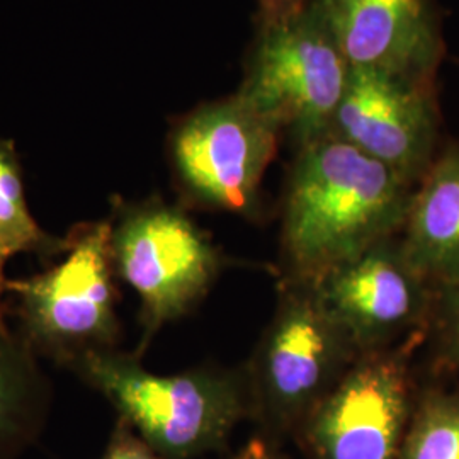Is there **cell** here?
I'll list each match as a JSON object with an SVG mask.
<instances>
[{
  "label": "cell",
  "instance_id": "cell-16",
  "mask_svg": "<svg viewBox=\"0 0 459 459\" xmlns=\"http://www.w3.org/2000/svg\"><path fill=\"white\" fill-rule=\"evenodd\" d=\"M426 341L436 371H459V282L436 290Z\"/></svg>",
  "mask_w": 459,
  "mask_h": 459
},
{
  "label": "cell",
  "instance_id": "cell-12",
  "mask_svg": "<svg viewBox=\"0 0 459 459\" xmlns=\"http://www.w3.org/2000/svg\"><path fill=\"white\" fill-rule=\"evenodd\" d=\"M400 240L437 290L459 282V142H447L417 184Z\"/></svg>",
  "mask_w": 459,
  "mask_h": 459
},
{
  "label": "cell",
  "instance_id": "cell-9",
  "mask_svg": "<svg viewBox=\"0 0 459 459\" xmlns=\"http://www.w3.org/2000/svg\"><path fill=\"white\" fill-rule=\"evenodd\" d=\"M313 288L361 354L426 335L436 298L400 235L337 265Z\"/></svg>",
  "mask_w": 459,
  "mask_h": 459
},
{
  "label": "cell",
  "instance_id": "cell-4",
  "mask_svg": "<svg viewBox=\"0 0 459 459\" xmlns=\"http://www.w3.org/2000/svg\"><path fill=\"white\" fill-rule=\"evenodd\" d=\"M66 240L65 254L43 273L7 279L4 301L36 356L70 369L91 352L117 349L121 322L111 220L77 223Z\"/></svg>",
  "mask_w": 459,
  "mask_h": 459
},
{
  "label": "cell",
  "instance_id": "cell-3",
  "mask_svg": "<svg viewBox=\"0 0 459 459\" xmlns=\"http://www.w3.org/2000/svg\"><path fill=\"white\" fill-rule=\"evenodd\" d=\"M359 356L313 286L281 281L274 315L244 369L248 420L271 443L295 439Z\"/></svg>",
  "mask_w": 459,
  "mask_h": 459
},
{
  "label": "cell",
  "instance_id": "cell-8",
  "mask_svg": "<svg viewBox=\"0 0 459 459\" xmlns=\"http://www.w3.org/2000/svg\"><path fill=\"white\" fill-rule=\"evenodd\" d=\"M426 335L364 352L313 409L295 441L308 459H398L417 386L413 349Z\"/></svg>",
  "mask_w": 459,
  "mask_h": 459
},
{
  "label": "cell",
  "instance_id": "cell-17",
  "mask_svg": "<svg viewBox=\"0 0 459 459\" xmlns=\"http://www.w3.org/2000/svg\"><path fill=\"white\" fill-rule=\"evenodd\" d=\"M99 459H162L126 420L119 419Z\"/></svg>",
  "mask_w": 459,
  "mask_h": 459
},
{
  "label": "cell",
  "instance_id": "cell-15",
  "mask_svg": "<svg viewBox=\"0 0 459 459\" xmlns=\"http://www.w3.org/2000/svg\"><path fill=\"white\" fill-rule=\"evenodd\" d=\"M398 459H459V392L417 390Z\"/></svg>",
  "mask_w": 459,
  "mask_h": 459
},
{
  "label": "cell",
  "instance_id": "cell-14",
  "mask_svg": "<svg viewBox=\"0 0 459 459\" xmlns=\"http://www.w3.org/2000/svg\"><path fill=\"white\" fill-rule=\"evenodd\" d=\"M68 240L41 229L24 193L21 165L11 142L0 140V310L5 308V265L19 254H33L45 265L65 254Z\"/></svg>",
  "mask_w": 459,
  "mask_h": 459
},
{
  "label": "cell",
  "instance_id": "cell-1",
  "mask_svg": "<svg viewBox=\"0 0 459 459\" xmlns=\"http://www.w3.org/2000/svg\"><path fill=\"white\" fill-rule=\"evenodd\" d=\"M415 186L344 140L296 148L281 210L282 279L315 286L405 225Z\"/></svg>",
  "mask_w": 459,
  "mask_h": 459
},
{
  "label": "cell",
  "instance_id": "cell-13",
  "mask_svg": "<svg viewBox=\"0 0 459 459\" xmlns=\"http://www.w3.org/2000/svg\"><path fill=\"white\" fill-rule=\"evenodd\" d=\"M0 310V459H17L39 436L49 405L38 356Z\"/></svg>",
  "mask_w": 459,
  "mask_h": 459
},
{
  "label": "cell",
  "instance_id": "cell-6",
  "mask_svg": "<svg viewBox=\"0 0 459 459\" xmlns=\"http://www.w3.org/2000/svg\"><path fill=\"white\" fill-rule=\"evenodd\" d=\"M111 220L116 278L140 298V358L160 328L193 312L227 259L179 206L160 199L117 204Z\"/></svg>",
  "mask_w": 459,
  "mask_h": 459
},
{
  "label": "cell",
  "instance_id": "cell-10",
  "mask_svg": "<svg viewBox=\"0 0 459 459\" xmlns=\"http://www.w3.org/2000/svg\"><path fill=\"white\" fill-rule=\"evenodd\" d=\"M330 134L417 187L441 148L437 82L351 68Z\"/></svg>",
  "mask_w": 459,
  "mask_h": 459
},
{
  "label": "cell",
  "instance_id": "cell-2",
  "mask_svg": "<svg viewBox=\"0 0 459 459\" xmlns=\"http://www.w3.org/2000/svg\"><path fill=\"white\" fill-rule=\"evenodd\" d=\"M70 371L98 390L119 419L162 459H196L227 447L250 419L244 369L203 366L179 375H155L136 352H91Z\"/></svg>",
  "mask_w": 459,
  "mask_h": 459
},
{
  "label": "cell",
  "instance_id": "cell-18",
  "mask_svg": "<svg viewBox=\"0 0 459 459\" xmlns=\"http://www.w3.org/2000/svg\"><path fill=\"white\" fill-rule=\"evenodd\" d=\"M308 2L310 0H257L259 22H271L290 16L305 7Z\"/></svg>",
  "mask_w": 459,
  "mask_h": 459
},
{
  "label": "cell",
  "instance_id": "cell-19",
  "mask_svg": "<svg viewBox=\"0 0 459 459\" xmlns=\"http://www.w3.org/2000/svg\"><path fill=\"white\" fill-rule=\"evenodd\" d=\"M229 459H291L288 458L281 449L278 444L271 443L257 436L250 443L246 444L240 451H237L233 456Z\"/></svg>",
  "mask_w": 459,
  "mask_h": 459
},
{
  "label": "cell",
  "instance_id": "cell-11",
  "mask_svg": "<svg viewBox=\"0 0 459 459\" xmlns=\"http://www.w3.org/2000/svg\"><path fill=\"white\" fill-rule=\"evenodd\" d=\"M351 68L437 82L444 58L434 0H320Z\"/></svg>",
  "mask_w": 459,
  "mask_h": 459
},
{
  "label": "cell",
  "instance_id": "cell-5",
  "mask_svg": "<svg viewBox=\"0 0 459 459\" xmlns=\"http://www.w3.org/2000/svg\"><path fill=\"white\" fill-rule=\"evenodd\" d=\"M351 65L320 0L290 16L259 22L238 96L303 147L330 133Z\"/></svg>",
  "mask_w": 459,
  "mask_h": 459
},
{
  "label": "cell",
  "instance_id": "cell-7",
  "mask_svg": "<svg viewBox=\"0 0 459 459\" xmlns=\"http://www.w3.org/2000/svg\"><path fill=\"white\" fill-rule=\"evenodd\" d=\"M281 136L278 126L238 94L197 108L169 136L182 196L203 210L259 218L264 174Z\"/></svg>",
  "mask_w": 459,
  "mask_h": 459
}]
</instances>
